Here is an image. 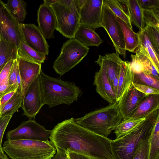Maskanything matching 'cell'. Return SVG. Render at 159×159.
<instances>
[{
  "label": "cell",
  "mask_w": 159,
  "mask_h": 159,
  "mask_svg": "<svg viewBox=\"0 0 159 159\" xmlns=\"http://www.w3.org/2000/svg\"><path fill=\"white\" fill-rule=\"evenodd\" d=\"M49 139L55 146L93 159H113L111 140L94 133L77 124L71 118L57 124Z\"/></svg>",
  "instance_id": "6da1fadb"
},
{
  "label": "cell",
  "mask_w": 159,
  "mask_h": 159,
  "mask_svg": "<svg viewBox=\"0 0 159 159\" xmlns=\"http://www.w3.org/2000/svg\"><path fill=\"white\" fill-rule=\"evenodd\" d=\"M39 76L42 103L50 108L61 104L70 105L83 94L74 82L64 81L60 78L51 77L42 70Z\"/></svg>",
  "instance_id": "7a4b0ae2"
},
{
  "label": "cell",
  "mask_w": 159,
  "mask_h": 159,
  "mask_svg": "<svg viewBox=\"0 0 159 159\" xmlns=\"http://www.w3.org/2000/svg\"><path fill=\"white\" fill-rule=\"evenodd\" d=\"M158 116L159 109L148 115L141 124L127 134L111 140L113 159H132L140 141L150 137Z\"/></svg>",
  "instance_id": "3957f363"
},
{
  "label": "cell",
  "mask_w": 159,
  "mask_h": 159,
  "mask_svg": "<svg viewBox=\"0 0 159 159\" xmlns=\"http://www.w3.org/2000/svg\"><path fill=\"white\" fill-rule=\"evenodd\" d=\"M122 119L117 102L75 120L77 124L89 130L107 138Z\"/></svg>",
  "instance_id": "277c9868"
},
{
  "label": "cell",
  "mask_w": 159,
  "mask_h": 159,
  "mask_svg": "<svg viewBox=\"0 0 159 159\" xmlns=\"http://www.w3.org/2000/svg\"><path fill=\"white\" fill-rule=\"evenodd\" d=\"M2 149L10 159H51L57 152L48 140H7Z\"/></svg>",
  "instance_id": "5b68a950"
},
{
  "label": "cell",
  "mask_w": 159,
  "mask_h": 159,
  "mask_svg": "<svg viewBox=\"0 0 159 159\" xmlns=\"http://www.w3.org/2000/svg\"><path fill=\"white\" fill-rule=\"evenodd\" d=\"M50 7L56 18V30L66 38H74L80 25L77 0H73L72 3L68 5L57 2L52 4Z\"/></svg>",
  "instance_id": "8992f818"
},
{
  "label": "cell",
  "mask_w": 159,
  "mask_h": 159,
  "mask_svg": "<svg viewBox=\"0 0 159 159\" xmlns=\"http://www.w3.org/2000/svg\"><path fill=\"white\" fill-rule=\"evenodd\" d=\"M88 47L82 44L75 38L65 42L60 54L53 64V68L62 76L79 63L87 55Z\"/></svg>",
  "instance_id": "52a82bcc"
},
{
  "label": "cell",
  "mask_w": 159,
  "mask_h": 159,
  "mask_svg": "<svg viewBox=\"0 0 159 159\" xmlns=\"http://www.w3.org/2000/svg\"><path fill=\"white\" fill-rule=\"evenodd\" d=\"M101 25L107 33L116 52L125 58L126 50L121 29L117 20L116 16L104 3L102 7Z\"/></svg>",
  "instance_id": "ba28073f"
},
{
  "label": "cell",
  "mask_w": 159,
  "mask_h": 159,
  "mask_svg": "<svg viewBox=\"0 0 159 159\" xmlns=\"http://www.w3.org/2000/svg\"><path fill=\"white\" fill-rule=\"evenodd\" d=\"M52 130H48L34 120L24 121L16 129L6 134L8 140H31L42 141L48 140Z\"/></svg>",
  "instance_id": "9c48e42d"
},
{
  "label": "cell",
  "mask_w": 159,
  "mask_h": 159,
  "mask_svg": "<svg viewBox=\"0 0 159 159\" xmlns=\"http://www.w3.org/2000/svg\"><path fill=\"white\" fill-rule=\"evenodd\" d=\"M104 0H77L80 25L95 30L101 27Z\"/></svg>",
  "instance_id": "30bf717a"
},
{
  "label": "cell",
  "mask_w": 159,
  "mask_h": 159,
  "mask_svg": "<svg viewBox=\"0 0 159 159\" xmlns=\"http://www.w3.org/2000/svg\"><path fill=\"white\" fill-rule=\"evenodd\" d=\"M5 3L0 0V37L14 44L18 48L24 41L20 28V23L10 14Z\"/></svg>",
  "instance_id": "8fae6325"
},
{
  "label": "cell",
  "mask_w": 159,
  "mask_h": 159,
  "mask_svg": "<svg viewBox=\"0 0 159 159\" xmlns=\"http://www.w3.org/2000/svg\"><path fill=\"white\" fill-rule=\"evenodd\" d=\"M39 75L29 88L21 104L23 114L30 119L34 118L43 105L41 96Z\"/></svg>",
  "instance_id": "7c38bea8"
},
{
  "label": "cell",
  "mask_w": 159,
  "mask_h": 159,
  "mask_svg": "<svg viewBox=\"0 0 159 159\" xmlns=\"http://www.w3.org/2000/svg\"><path fill=\"white\" fill-rule=\"evenodd\" d=\"M20 28L27 45L38 52L48 54L49 46L38 26L32 24L20 23Z\"/></svg>",
  "instance_id": "4fadbf2b"
},
{
  "label": "cell",
  "mask_w": 159,
  "mask_h": 159,
  "mask_svg": "<svg viewBox=\"0 0 159 159\" xmlns=\"http://www.w3.org/2000/svg\"><path fill=\"white\" fill-rule=\"evenodd\" d=\"M139 91L132 84L118 102L119 110L123 119H129L141 102L148 96Z\"/></svg>",
  "instance_id": "5bb4252c"
},
{
  "label": "cell",
  "mask_w": 159,
  "mask_h": 159,
  "mask_svg": "<svg viewBox=\"0 0 159 159\" xmlns=\"http://www.w3.org/2000/svg\"><path fill=\"white\" fill-rule=\"evenodd\" d=\"M17 60L23 97L30 85L39 75L42 70V64L19 57Z\"/></svg>",
  "instance_id": "9a60e30c"
},
{
  "label": "cell",
  "mask_w": 159,
  "mask_h": 159,
  "mask_svg": "<svg viewBox=\"0 0 159 159\" xmlns=\"http://www.w3.org/2000/svg\"><path fill=\"white\" fill-rule=\"evenodd\" d=\"M37 21L38 27L46 39L54 38L57 21L55 15L51 8L41 4L37 10Z\"/></svg>",
  "instance_id": "2e32d148"
},
{
  "label": "cell",
  "mask_w": 159,
  "mask_h": 159,
  "mask_svg": "<svg viewBox=\"0 0 159 159\" xmlns=\"http://www.w3.org/2000/svg\"><path fill=\"white\" fill-rule=\"evenodd\" d=\"M135 55L131 54V69L133 72L142 71L158 79L159 72L154 66L150 58L142 46L139 44Z\"/></svg>",
  "instance_id": "e0dca14e"
},
{
  "label": "cell",
  "mask_w": 159,
  "mask_h": 159,
  "mask_svg": "<svg viewBox=\"0 0 159 159\" xmlns=\"http://www.w3.org/2000/svg\"><path fill=\"white\" fill-rule=\"evenodd\" d=\"M93 84L97 92L110 104L117 102L116 94L113 92L105 70L100 68L94 76Z\"/></svg>",
  "instance_id": "ac0fdd59"
},
{
  "label": "cell",
  "mask_w": 159,
  "mask_h": 159,
  "mask_svg": "<svg viewBox=\"0 0 159 159\" xmlns=\"http://www.w3.org/2000/svg\"><path fill=\"white\" fill-rule=\"evenodd\" d=\"M123 61L120 57L119 54L116 52L107 54L104 56L99 55L95 62L105 70L111 86L116 75L120 72V64Z\"/></svg>",
  "instance_id": "d6986e66"
},
{
  "label": "cell",
  "mask_w": 159,
  "mask_h": 159,
  "mask_svg": "<svg viewBox=\"0 0 159 159\" xmlns=\"http://www.w3.org/2000/svg\"><path fill=\"white\" fill-rule=\"evenodd\" d=\"M130 62L124 61L120 64L118 85L116 94V101L121 98L132 84L133 72L130 66Z\"/></svg>",
  "instance_id": "ffe728a7"
},
{
  "label": "cell",
  "mask_w": 159,
  "mask_h": 159,
  "mask_svg": "<svg viewBox=\"0 0 159 159\" xmlns=\"http://www.w3.org/2000/svg\"><path fill=\"white\" fill-rule=\"evenodd\" d=\"M159 109V94L149 95L141 102L135 111L129 119L146 117Z\"/></svg>",
  "instance_id": "44dd1931"
},
{
  "label": "cell",
  "mask_w": 159,
  "mask_h": 159,
  "mask_svg": "<svg viewBox=\"0 0 159 159\" xmlns=\"http://www.w3.org/2000/svg\"><path fill=\"white\" fill-rule=\"evenodd\" d=\"M74 38L87 47H98L103 42L94 30L81 25H80L75 32Z\"/></svg>",
  "instance_id": "7402d4cb"
},
{
  "label": "cell",
  "mask_w": 159,
  "mask_h": 159,
  "mask_svg": "<svg viewBox=\"0 0 159 159\" xmlns=\"http://www.w3.org/2000/svg\"><path fill=\"white\" fill-rule=\"evenodd\" d=\"M127 13L131 23L139 29L143 30L146 27L141 8L138 0H124Z\"/></svg>",
  "instance_id": "603a6c76"
},
{
  "label": "cell",
  "mask_w": 159,
  "mask_h": 159,
  "mask_svg": "<svg viewBox=\"0 0 159 159\" xmlns=\"http://www.w3.org/2000/svg\"><path fill=\"white\" fill-rule=\"evenodd\" d=\"M116 18L123 32L126 50L136 53L140 43L138 34L134 32L125 21L116 16Z\"/></svg>",
  "instance_id": "cb8c5ba5"
},
{
  "label": "cell",
  "mask_w": 159,
  "mask_h": 159,
  "mask_svg": "<svg viewBox=\"0 0 159 159\" xmlns=\"http://www.w3.org/2000/svg\"><path fill=\"white\" fill-rule=\"evenodd\" d=\"M17 48L13 43L1 38L0 42V73L9 61L18 58Z\"/></svg>",
  "instance_id": "d4e9b609"
},
{
  "label": "cell",
  "mask_w": 159,
  "mask_h": 159,
  "mask_svg": "<svg viewBox=\"0 0 159 159\" xmlns=\"http://www.w3.org/2000/svg\"><path fill=\"white\" fill-rule=\"evenodd\" d=\"M5 6L11 16L19 23H22L27 14L26 3L23 0H8Z\"/></svg>",
  "instance_id": "484cf974"
},
{
  "label": "cell",
  "mask_w": 159,
  "mask_h": 159,
  "mask_svg": "<svg viewBox=\"0 0 159 159\" xmlns=\"http://www.w3.org/2000/svg\"><path fill=\"white\" fill-rule=\"evenodd\" d=\"M17 55L19 57L41 64L44 62L46 58V55L35 51L24 41H21L19 45Z\"/></svg>",
  "instance_id": "4316f807"
},
{
  "label": "cell",
  "mask_w": 159,
  "mask_h": 159,
  "mask_svg": "<svg viewBox=\"0 0 159 159\" xmlns=\"http://www.w3.org/2000/svg\"><path fill=\"white\" fill-rule=\"evenodd\" d=\"M139 44L145 51L150 58L154 66L159 72V56L155 52L151 43L146 28L141 31H139Z\"/></svg>",
  "instance_id": "83f0119b"
},
{
  "label": "cell",
  "mask_w": 159,
  "mask_h": 159,
  "mask_svg": "<svg viewBox=\"0 0 159 159\" xmlns=\"http://www.w3.org/2000/svg\"><path fill=\"white\" fill-rule=\"evenodd\" d=\"M103 3L107 6L117 17L125 21L132 29V23L127 12L124 0H104Z\"/></svg>",
  "instance_id": "f1b7e54d"
},
{
  "label": "cell",
  "mask_w": 159,
  "mask_h": 159,
  "mask_svg": "<svg viewBox=\"0 0 159 159\" xmlns=\"http://www.w3.org/2000/svg\"><path fill=\"white\" fill-rule=\"evenodd\" d=\"M146 117L123 120L114 129L116 139L122 137L131 132L141 124Z\"/></svg>",
  "instance_id": "f546056e"
},
{
  "label": "cell",
  "mask_w": 159,
  "mask_h": 159,
  "mask_svg": "<svg viewBox=\"0 0 159 159\" xmlns=\"http://www.w3.org/2000/svg\"><path fill=\"white\" fill-rule=\"evenodd\" d=\"M159 155V116L157 118L149 138V159Z\"/></svg>",
  "instance_id": "4dcf8cb0"
},
{
  "label": "cell",
  "mask_w": 159,
  "mask_h": 159,
  "mask_svg": "<svg viewBox=\"0 0 159 159\" xmlns=\"http://www.w3.org/2000/svg\"><path fill=\"white\" fill-rule=\"evenodd\" d=\"M23 97L22 93L16 91L2 110L0 116H12L20 107Z\"/></svg>",
  "instance_id": "1f68e13d"
},
{
  "label": "cell",
  "mask_w": 159,
  "mask_h": 159,
  "mask_svg": "<svg viewBox=\"0 0 159 159\" xmlns=\"http://www.w3.org/2000/svg\"><path fill=\"white\" fill-rule=\"evenodd\" d=\"M150 86L159 90V80L142 71L133 72V83Z\"/></svg>",
  "instance_id": "d6a6232c"
},
{
  "label": "cell",
  "mask_w": 159,
  "mask_h": 159,
  "mask_svg": "<svg viewBox=\"0 0 159 159\" xmlns=\"http://www.w3.org/2000/svg\"><path fill=\"white\" fill-rule=\"evenodd\" d=\"M146 26H150L159 29V8L142 9Z\"/></svg>",
  "instance_id": "836d02e7"
},
{
  "label": "cell",
  "mask_w": 159,
  "mask_h": 159,
  "mask_svg": "<svg viewBox=\"0 0 159 159\" xmlns=\"http://www.w3.org/2000/svg\"><path fill=\"white\" fill-rule=\"evenodd\" d=\"M149 138L140 141L132 159H149Z\"/></svg>",
  "instance_id": "e575fe53"
},
{
  "label": "cell",
  "mask_w": 159,
  "mask_h": 159,
  "mask_svg": "<svg viewBox=\"0 0 159 159\" xmlns=\"http://www.w3.org/2000/svg\"><path fill=\"white\" fill-rule=\"evenodd\" d=\"M145 28L153 48L159 56V29L150 26H146Z\"/></svg>",
  "instance_id": "d590c367"
},
{
  "label": "cell",
  "mask_w": 159,
  "mask_h": 159,
  "mask_svg": "<svg viewBox=\"0 0 159 159\" xmlns=\"http://www.w3.org/2000/svg\"><path fill=\"white\" fill-rule=\"evenodd\" d=\"M12 116H0V157L5 159H10L5 154L2 149V142L3 135Z\"/></svg>",
  "instance_id": "8d00e7d4"
},
{
  "label": "cell",
  "mask_w": 159,
  "mask_h": 159,
  "mask_svg": "<svg viewBox=\"0 0 159 159\" xmlns=\"http://www.w3.org/2000/svg\"><path fill=\"white\" fill-rule=\"evenodd\" d=\"M132 84L136 89L145 94H159V90L150 86L133 83Z\"/></svg>",
  "instance_id": "74e56055"
},
{
  "label": "cell",
  "mask_w": 159,
  "mask_h": 159,
  "mask_svg": "<svg viewBox=\"0 0 159 159\" xmlns=\"http://www.w3.org/2000/svg\"><path fill=\"white\" fill-rule=\"evenodd\" d=\"M8 79V77L4 82L0 84V99L5 95L16 90L17 87L14 85H10Z\"/></svg>",
  "instance_id": "f35d334b"
},
{
  "label": "cell",
  "mask_w": 159,
  "mask_h": 159,
  "mask_svg": "<svg viewBox=\"0 0 159 159\" xmlns=\"http://www.w3.org/2000/svg\"><path fill=\"white\" fill-rule=\"evenodd\" d=\"M18 70V62L16 59L14 61L8 75V81L10 85H14L17 87L16 78Z\"/></svg>",
  "instance_id": "ab89813d"
},
{
  "label": "cell",
  "mask_w": 159,
  "mask_h": 159,
  "mask_svg": "<svg viewBox=\"0 0 159 159\" xmlns=\"http://www.w3.org/2000/svg\"><path fill=\"white\" fill-rule=\"evenodd\" d=\"M142 9L159 8V0H138Z\"/></svg>",
  "instance_id": "60d3db41"
},
{
  "label": "cell",
  "mask_w": 159,
  "mask_h": 159,
  "mask_svg": "<svg viewBox=\"0 0 159 159\" xmlns=\"http://www.w3.org/2000/svg\"><path fill=\"white\" fill-rule=\"evenodd\" d=\"M15 60H11L5 65L0 73V84L4 82L8 75Z\"/></svg>",
  "instance_id": "b9f144b4"
},
{
  "label": "cell",
  "mask_w": 159,
  "mask_h": 159,
  "mask_svg": "<svg viewBox=\"0 0 159 159\" xmlns=\"http://www.w3.org/2000/svg\"><path fill=\"white\" fill-rule=\"evenodd\" d=\"M68 159H93L89 157L70 151L66 152Z\"/></svg>",
  "instance_id": "7bdbcfd3"
},
{
  "label": "cell",
  "mask_w": 159,
  "mask_h": 159,
  "mask_svg": "<svg viewBox=\"0 0 159 159\" xmlns=\"http://www.w3.org/2000/svg\"><path fill=\"white\" fill-rule=\"evenodd\" d=\"M56 149V153L52 157V159H68L66 152L57 148Z\"/></svg>",
  "instance_id": "ee69618b"
},
{
  "label": "cell",
  "mask_w": 159,
  "mask_h": 159,
  "mask_svg": "<svg viewBox=\"0 0 159 159\" xmlns=\"http://www.w3.org/2000/svg\"><path fill=\"white\" fill-rule=\"evenodd\" d=\"M16 91L9 93L3 96L0 99L1 106V110L7 102L13 95Z\"/></svg>",
  "instance_id": "f6af8a7d"
},
{
  "label": "cell",
  "mask_w": 159,
  "mask_h": 159,
  "mask_svg": "<svg viewBox=\"0 0 159 159\" xmlns=\"http://www.w3.org/2000/svg\"><path fill=\"white\" fill-rule=\"evenodd\" d=\"M120 72L117 74L115 77L111 85L113 90L116 95L119 77Z\"/></svg>",
  "instance_id": "bcb514c9"
},
{
  "label": "cell",
  "mask_w": 159,
  "mask_h": 159,
  "mask_svg": "<svg viewBox=\"0 0 159 159\" xmlns=\"http://www.w3.org/2000/svg\"><path fill=\"white\" fill-rule=\"evenodd\" d=\"M59 0H44L43 4L50 7L52 4L58 2Z\"/></svg>",
  "instance_id": "7dc6e473"
},
{
  "label": "cell",
  "mask_w": 159,
  "mask_h": 159,
  "mask_svg": "<svg viewBox=\"0 0 159 159\" xmlns=\"http://www.w3.org/2000/svg\"><path fill=\"white\" fill-rule=\"evenodd\" d=\"M1 102H0V114L1 113Z\"/></svg>",
  "instance_id": "c3c4849f"
},
{
  "label": "cell",
  "mask_w": 159,
  "mask_h": 159,
  "mask_svg": "<svg viewBox=\"0 0 159 159\" xmlns=\"http://www.w3.org/2000/svg\"><path fill=\"white\" fill-rule=\"evenodd\" d=\"M155 159H159V155L157 156Z\"/></svg>",
  "instance_id": "681fc988"
},
{
  "label": "cell",
  "mask_w": 159,
  "mask_h": 159,
  "mask_svg": "<svg viewBox=\"0 0 159 159\" xmlns=\"http://www.w3.org/2000/svg\"><path fill=\"white\" fill-rule=\"evenodd\" d=\"M0 159H4V158H2V157H0Z\"/></svg>",
  "instance_id": "f907efd6"
},
{
  "label": "cell",
  "mask_w": 159,
  "mask_h": 159,
  "mask_svg": "<svg viewBox=\"0 0 159 159\" xmlns=\"http://www.w3.org/2000/svg\"><path fill=\"white\" fill-rule=\"evenodd\" d=\"M1 37H0V41H1Z\"/></svg>",
  "instance_id": "816d5d0a"
},
{
  "label": "cell",
  "mask_w": 159,
  "mask_h": 159,
  "mask_svg": "<svg viewBox=\"0 0 159 159\" xmlns=\"http://www.w3.org/2000/svg\"></svg>",
  "instance_id": "f5cc1de1"
}]
</instances>
